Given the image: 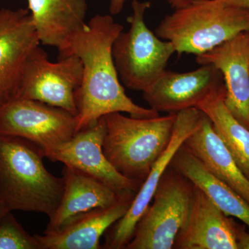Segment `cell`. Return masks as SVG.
Masks as SVG:
<instances>
[{
    "label": "cell",
    "instance_id": "1",
    "mask_svg": "<svg viewBox=\"0 0 249 249\" xmlns=\"http://www.w3.org/2000/svg\"><path fill=\"white\" fill-rule=\"evenodd\" d=\"M124 29L111 16L96 15L72 35L59 53L58 59L75 55L83 64V80L76 93L77 132L111 113H128L136 118L160 116L155 109L134 103L121 85L112 47Z\"/></svg>",
    "mask_w": 249,
    "mask_h": 249
},
{
    "label": "cell",
    "instance_id": "2",
    "mask_svg": "<svg viewBox=\"0 0 249 249\" xmlns=\"http://www.w3.org/2000/svg\"><path fill=\"white\" fill-rule=\"evenodd\" d=\"M43 150L20 137L0 134V200L10 211L41 213L51 217L65 183L44 165Z\"/></svg>",
    "mask_w": 249,
    "mask_h": 249
},
{
    "label": "cell",
    "instance_id": "3",
    "mask_svg": "<svg viewBox=\"0 0 249 249\" xmlns=\"http://www.w3.org/2000/svg\"><path fill=\"white\" fill-rule=\"evenodd\" d=\"M156 28V35L173 44L176 53L198 55L249 31V10L224 0H190L174 9Z\"/></svg>",
    "mask_w": 249,
    "mask_h": 249
},
{
    "label": "cell",
    "instance_id": "4",
    "mask_svg": "<svg viewBox=\"0 0 249 249\" xmlns=\"http://www.w3.org/2000/svg\"><path fill=\"white\" fill-rule=\"evenodd\" d=\"M177 114L153 118L105 116L103 150L111 164L126 178L143 182L171 139Z\"/></svg>",
    "mask_w": 249,
    "mask_h": 249
},
{
    "label": "cell",
    "instance_id": "5",
    "mask_svg": "<svg viewBox=\"0 0 249 249\" xmlns=\"http://www.w3.org/2000/svg\"><path fill=\"white\" fill-rule=\"evenodd\" d=\"M150 1L132 0V14L127 18L130 27L114 40L112 56L119 79L131 90L148 89L165 71L172 55L173 44L162 40L147 27L145 13Z\"/></svg>",
    "mask_w": 249,
    "mask_h": 249
},
{
    "label": "cell",
    "instance_id": "6",
    "mask_svg": "<svg viewBox=\"0 0 249 249\" xmlns=\"http://www.w3.org/2000/svg\"><path fill=\"white\" fill-rule=\"evenodd\" d=\"M193 193L194 185L170 165L125 249H173L189 213Z\"/></svg>",
    "mask_w": 249,
    "mask_h": 249
},
{
    "label": "cell",
    "instance_id": "7",
    "mask_svg": "<svg viewBox=\"0 0 249 249\" xmlns=\"http://www.w3.org/2000/svg\"><path fill=\"white\" fill-rule=\"evenodd\" d=\"M82 80L83 64L78 57L70 55L52 62L39 45L28 60L18 99L40 101L77 116L76 93Z\"/></svg>",
    "mask_w": 249,
    "mask_h": 249
},
{
    "label": "cell",
    "instance_id": "8",
    "mask_svg": "<svg viewBox=\"0 0 249 249\" xmlns=\"http://www.w3.org/2000/svg\"><path fill=\"white\" fill-rule=\"evenodd\" d=\"M77 116L34 100H15L0 108V134L20 137L47 150L77 132Z\"/></svg>",
    "mask_w": 249,
    "mask_h": 249
},
{
    "label": "cell",
    "instance_id": "9",
    "mask_svg": "<svg viewBox=\"0 0 249 249\" xmlns=\"http://www.w3.org/2000/svg\"><path fill=\"white\" fill-rule=\"evenodd\" d=\"M106 129V119L103 116L77 132L68 142L46 151L45 157L52 161H60L79 170L119 194L137 193L142 181L126 178L118 172L103 152Z\"/></svg>",
    "mask_w": 249,
    "mask_h": 249
},
{
    "label": "cell",
    "instance_id": "10",
    "mask_svg": "<svg viewBox=\"0 0 249 249\" xmlns=\"http://www.w3.org/2000/svg\"><path fill=\"white\" fill-rule=\"evenodd\" d=\"M201 116L202 112L196 107L185 109L177 114L173 135L168 147L152 167L150 173L134 196L128 211L107 231L103 248H126L132 240L137 222L152 202L159 183L170 166L174 156L187 138L197 128Z\"/></svg>",
    "mask_w": 249,
    "mask_h": 249
},
{
    "label": "cell",
    "instance_id": "11",
    "mask_svg": "<svg viewBox=\"0 0 249 249\" xmlns=\"http://www.w3.org/2000/svg\"><path fill=\"white\" fill-rule=\"evenodd\" d=\"M40 43L29 10H0V108L19 97L28 60Z\"/></svg>",
    "mask_w": 249,
    "mask_h": 249
},
{
    "label": "cell",
    "instance_id": "12",
    "mask_svg": "<svg viewBox=\"0 0 249 249\" xmlns=\"http://www.w3.org/2000/svg\"><path fill=\"white\" fill-rule=\"evenodd\" d=\"M196 62L199 65H213L221 72L226 89V106L249 129V31L196 55Z\"/></svg>",
    "mask_w": 249,
    "mask_h": 249
},
{
    "label": "cell",
    "instance_id": "13",
    "mask_svg": "<svg viewBox=\"0 0 249 249\" xmlns=\"http://www.w3.org/2000/svg\"><path fill=\"white\" fill-rule=\"evenodd\" d=\"M221 72L212 65H201L194 71L166 70L153 85L142 92L145 102L159 113L178 114L196 107L214 88L222 84Z\"/></svg>",
    "mask_w": 249,
    "mask_h": 249
},
{
    "label": "cell",
    "instance_id": "14",
    "mask_svg": "<svg viewBox=\"0 0 249 249\" xmlns=\"http://www.w3.org/2000/svg\"><path fill=\"white\" fill-rule=\"evenodd\" d=\"M173 249H237L235 220L194 185L189 213L177 235Z\"/></svg>",
    "mask_w": 249,
    "mask_h": 249
},
{
    "label": "cell",
    "instance_id": "15",
    "mask_svg": "<svg viewBox=\"0 0 249 249\" xmlns=\"http://www.w3.org/2000/svg\"><path fill=\"white\" fill-rule=\"evenodd\" d=\"M136 194L134 192L124 193L114 204L88 211L58 231L35 235L41 249H101V237L124 217Z\"/></svg>",
    "mask_w": 249,
    "mask_h": 249
},
{
    "label": "cell",
    "instance_id": "16",
    "mask_svg": "<svg viewBox=\"0 0 249 249\" xmlns=\"http://www.w3.org/2000/svg\"><path fill=\"white\" fill-rule=\"evenodd\" d=\"M62 178L65 188L61 201L49 217L44 234L58 231L75 218L91 210L111 206L126 193L119 194L104 183L67 165L62 170Z\"/></svg>",
    "mask_w": 249,
    "mask_h": 249
},
{
    "label": "cell",
    "instance_id": "17",
    "mask_svg": "<svg viewBox=\"0 0 249 249\" xmlns=\"http://www.w3.org/2000/svg\"><path fill=\"white\" fill-rule=\"evenodd\" d=\"M183 145L213 175L237 192L249 204V180L241 171L212 123L204 113L197 128L187 138Z\"/></svg>",
    "mask_w": 249,
    "mask_h": 249
},
{
    "label": "cell",
    "instance_id": "18",
    "mask_svg": "<svg viewBox=\"0 0 249 249\" xmlns=\"http://www.w3.org/2000/svg\"><path fill=\"white\" fill-rule=\"evenodd\" d=\"M33 23L41 43L60 53L74 33L85 25V0H28Z\"/></svg>",
    "mask_w": 249,
    "mask_h": 249
},
{
    "label": "cell",
    "instance_id": "19",
    "mask_svg": "<svg viewBox=\"0 0 249 249\" xmlns=\"http://www.w3.org/2000/svg\"><path fill=\"white\" fill-rule=\"evenodd\" d=\"M229 217L237 218L249 227V204L230 186L213 175L200 160L181 145L170 163Z\"/></svg>",
    "mask_w": 249,
    "mask_h": 249
},
{
    "label": "cell",
    "instance_id": "20",
    "mask_svg": "<svg viewBox=\"0 0 249 249\" xmlns=\"http://www.w3.org/2000/svg\"><path fill=\"white\" fill-rule=\"evenodd\" d=\"M226 89L221 84L196 105L212 123L241 171L249 180V129L234 117L225 104Z\"/></svg>",
    "mask_w": 249,
    "mask_h": 249
},
{
    "label": "cell",
    "instance_id": "21",
    "mask_svg": "<svg viewBox=\"0 0 249 249\" xmlns=\"http://www.w3.org/2000/svg\"><path fill=\"white\" fill-rule=\"evenodd\" d=\"M0 249H41L36 236L28 233L9 211L0 219Z\"/></svg>",
    "mask_w": 249,
    "mask_h": 249
},
{
    "label": "cell",
    "instance_id": "22",
    "mask_svg": "<svg viewBox=\"0 0 249 249\" xmlns=\"http://www.w3.org/2000/svg\"><path fill=\"white\" fill-rule=\"evenodd\" d=\"M236 245L237 249H249V232L244 226L237 224L235 221Z\"/></svg>",
    "mask_w": 249,
    "mask_h": 249
},
{
    "label": "cell",
    "instance_id": "23",
    "mask_svg": "<svg viewBox=\"0 0 249 249\" xmlns=\"http://www.w3.org/2000/svg\"><path fill=\"white\" fill-rule=\"evenodd\" d=\"M132 0H110L109 2V11L111 15L121 14L124 9V5L127 1Z\"/></svg>",
    "mask_w": 249,
    "mask_h": 249
},
{
    "label": "cell",
    "instance_id": "24",
    "mask_svg": "<svg viewBox=\"0 0 249 249\" xmlns=\"http://www.w3.org/2000/svg\"><path fill=\"white\" fill-rule=\"evenodd\" d=\"M225 2L237 7L249 10V0H224Z\"/></svg>",
    "mask_w": 249,
    "mask_h": 249
},
{
    "label": "cell",
    "instance_id": "25",
    "mask_svg": "<svg viewBox=\"0 0 249 249\" xmlns=\"http://www.w3.org/2000/svg\"><path fill=\"white\" fill-rule=\"evenodd\" d=\"M172 9H176L186 4L190 0H164Z\"/></svg>",
    "mask_w": 249,
    "mask_h": 249
},
{
    "label": "cell",
    "instance_id": "26",
    "mask_svg": "<svg viewBox=\"0 0 249 249\" xmlns=\"http://www.w3.org/2000/svg\"><path fill=\"white\" fill-rule=\"evenodd\" d=\"M9 210L7 209L4 203L2 202L1 200H0V219H1L5 214L7 213L8 212H9Z\"/></svg>",
    "mask_w": 249,
    "mask_h": 249
}]
</instances>
